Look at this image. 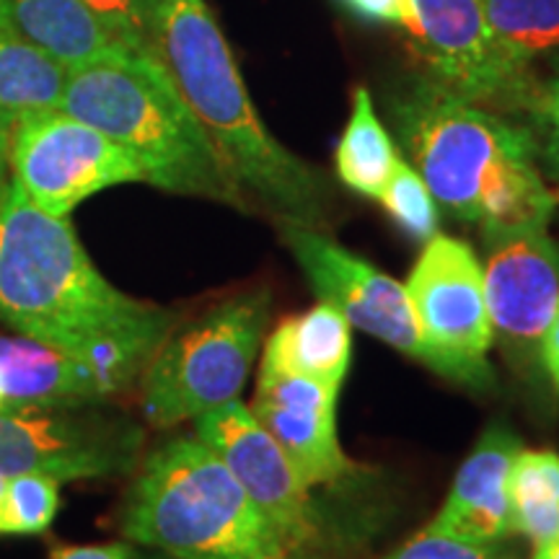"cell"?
I'll use <instances>...</instances> for the list:
<instances>
[{"label":"cell","mask_w":559,"mask_h":559,"mask_svg":"<svg viewBox=\"0 0 559 559\" xmlns=\"http://www.w3.org/2000/svg\"><path fill=\"white\" fill-rule=\"evenodd\" d=\"M0 321L88 362L117 391L143 376L174 326L166 309L117 290L70 218L45 213L13 179L0 198Z\"/></svg>","instance_id":"1"},{"label":"cell","mask_w":559,"mask_h":559,"mask_svg":"<svg viewBox=\"0 0 559 559\" xmlns=\"http://www.w3.org/2000/svg\"><path fill=\"white\" fill-rule=\"evenodd\" d=\"M389 111L438 205L479 226L485 241L555 218L559 194L539 169L528 124L461 99L430 75L396 88Z\"/></svg>","instance_id":"2"},{"label":"cell","mask_w":559,"mask_h":559,"mask_svg":"<svg viewBox=\"0 0 559 559\" xmlns=\"http://www.w3.org/2000/svg\"><path fill=\"white\" fill-rule=\"evenodd\" d=\"M145 47L166 68L241 190L283 218L317 226L330 200L326 181L264 128L207 0H153Z\"/></svg>","instance_id":"3"},{"label":"cell","mask_w":559,"mask_h":559,"mask_svg":"<svg viewBox=\"0 0 559 559\" xmlns=\"http://www.w3.org/2000/svg\"><path fill=\"white\" fill-rule=\"evenodd\" d=\"M62 109L128 151L145 185L247 205L239 181L148 47H122L70 70Z\"/></svg>","instance_id":"4"},{"label":"cell","mask_w":559,"mask_h":559,"mask_svg":"<svg viewBox=\"0 0 559 559\" xmlns=\"http://www.w3.org/2000/svg\"><path fill=\"white\" fill-rule=\"evenodd\" d=\"M122 534L171 559H288L290 542L194 436L158 445L132 481Z\"/></svg>","instance_id":"5"},{"label":"cell","mask_w":559,"mask_h":559,"mask_svg":"<svg viewBox=\"0 0 559 559\" xmlns=\"http://www.w3.org/2000/svg\"><path fill=\"white\" fill-rule=\"evenodd\" d=\"M270 319L264 293L223 300L160 342L143 370V419L171 428L239 400Z\"/></svg>","instance_id":"6"},{"label":"cell","mask_w":559,"mask_h":559,"mask_svg":"<svg viewBox=\"0 0 559 559\" xmlns=\"http://www.w3.org/2000/svg\"><path fill=\"white\" fill-rule=\"evenodd\" d=\"M9 169L26 198L58 218L109 187L143 181L128 151L62 107L13 122Z\"/></svg>","instance_id":"7"},{"label":"cell","mask_w":559,"mask_h":559,"mask_svg":"<svg viewBox=\"0 0 559 559\" xmlns=\"http://www.w3.org/2000/svg\"><path fill=\"white\" fill-rule=\"evenodd\" d=\"M407 296L425 345L443 360L449 379L485 391L495 383L481 264L466 241L436 234L407 280Z\"/></svg>","instance_id":"8"},{"label":"cell","mask_w":559,"mask_h":559,"mask_svg":"<svg viewBox=\"0 0 559 559\" xmlns=\"http://www.w3.org/2000/svg\"><path fill=\"white\" fill-rule=\"evenodd\" d=\"M138 425L96 404L0 412V474H45L58 481L115 477L135 466Z\"/></svg>","instance_id":"9"},{"label":"cell","mask_w":559,"mask_h":559,"mask_svg":"<svg viewBox=\"0 0 559 559\" xmlns=\"http://www.w3.org/2000/svg\"><path fill=\"white\" fill-rule=\"evenodd\" d=\"M407 32L440 86L479 107L526 111L539 81L502 50L479 0H412Z\"/></svg>","instance_id":"10"},{"label":"cell","mask_w":559,"mask_h":559,"mask_svg":"<svg viewBox=\"0 0 559 559\" xmlns=\"http://www.w3.org/2000/svg\"><path fill=\"white\" fill-rule=\"evenodd\" d=\"M283 236L321 300L332 304L370 337L386 342L407 358L449 379L443 360L425 345L407 288L373 264L319 234L309 223L283 218Z\"/></svg>","instance_id":"11"},{"label":"cell","mask_w":559,"mask_h":559,"mask_svg":"<svg viewBox=\"0 0 559 559\" xmlns=\"http://www.w3.org/2000/svg\"><path fill=\"white\" fill-rule=\"evenodd\" d=\"M194 430L210 451L218 453L254 506L283 531L293 551L317 539L319 519L309 485L247 404L234 400L210 409L194 419Z\"/></svg>","instance_id":"12"},{"label":"cell","mask_w":559,"mask_h":559,"mask_svg":"<svg viewBox=\"0 0 559 559\" xmlns=\"http://www.w3.org/2000/svg\"><path fill=\"white\" fill-rule=\"evenodd\" d=\"M481 280L492 334L515 353H542L559 306V243L547 228L487 239Z\"/></svg>","instance_id":"13"},{"label":"cell","mask_w":559,"mask_h":559,"mask_svg":"<svg viewBox=\"0 0 559 559\" xmlns=\"http://www.w3.org/2000/svg\"><path fill=\"white\" fill-rule=\"evenodd\" d=\"M340 391L298 376L260 370L251 415L270 432L306 485H330L353 469L337 440Z\"/></svg>","instance_id":"14"},{"label":"cell","mask_w":559,"mask_h":559,"mask_svg":"<svg viewBox=\"0 0 559 559\" xmlns=\"http://www.w3.org/2000/svg\"><path fill=\"white\" fill-rule=\"evenodd\" d=\"M521 451V440L508 425L498 423L481 432L453 479L443 510L428 528L485 547L508 536L513 531L510 474Z\"/></svg>","instance_id":"15"},{"label":"cell","mask_w":559,"mask_h":559,"mask_svg":"<svg viewBox=\"0 0 559 559\" xmlns=\"http://www.w3.org/2000/svg\"><path fill=\"white\" fill-rule=\"evenodd\" d=\"M117 389L66 349L24 337H0V412L102 404Z\"/></svg>","instance_id":"16"},{"label":"cell","mask_w":559,"mask_h":559,"mask_svg":"<svg viewBox=\"0 0 559 559\" xmlns=\"http://www.w3.org/2000/svg\"><path fill=\"white\" fill-rule=\"evenodd\" d=\"M353 353V326L340 309L321 300L313 309L280 321L262 355V370L298 376L340 391Z\"/></svg>","instance_id":"17"},{"label":"cell","mask_w":559,"mask_h":559,"mask_svg":"<svg viewBox=\"0 0 559 559\" xmlns=\"http://www.w3.org/2000/svg\"><path fill=\"white\" fill-rule=\"evenodd\" d=\"M0 21L68 70L128 47L83 0H0Z\"/></svg>","instance_id":"18"},{"label":"cell","mask_w":559,"mask_h":559,"mask_svg":"<svg viewBox=\"0 0 559 559\" xmlns=\"http://www.w3.org/2000/svg\"><path fill=\"white\" fill-rule=\"evenodd\" d=\"M70 70L0 21V122L60 109Z\"/></svg>","instance_id":"19"},{"label":"cell","mask_w":559,"mask_h":559,"mask_svg":"<svg viewBox=\"0 0 559 559\" xmlns=\"http://www.w3.org/2000/svg\"><path fill=\"white\" fill-rule=\"evenodd\" d=\"M396 160L400 156H396L386 128L376 115L373 96L366 86L355 88L353 111H349L345 132L340 138L337 153H334V166H337L342 185L362 198L379 200Z\"/></svg>","instance_id":"20"},{"label":"cell","mask_w":559,"mask_h":559,"mask_svg":"<svg viewBox=\"0 0 559 559\" xmlns=\"http://www.w3.org/2000/svg\"><path fill=\"white\" fill-rule=\"evenodd\" d=\"M513 531L526 534L536 551L559 542V456L521 451L510 474Z\"/></svg>","instance_id":"21"},{"label":"cell","mask_w":559,"mask_h":559,"mask_svg":"<svg viewBox=\"0 0 559 559\" xmlns=\"http://www.w3.org/2000/svg\"><path fill=\"white\" fill-rule=\"evenodd\" d=\"M487 24L521 68L559 60V0H479Z\"/></svg>","instance_id":"22"},{"label":"cell","mask_w":559,"mask_h":559,"mask_svg":"<svg viewBox=\"0 0 559 559\" xmlns=\"http://www.w3.org/2000/svg\"><path fill=\"white\" fill-rule=\"evenodd\" d=\"M379 202L415 239L428 241L438 234V202L415 166H409L404 158L396 160Z\"/></svg>","instance_id":"23"},{"label":"cell","mask_w":559,"mask_h":559,"mask_svg":"<svg viewBox=\"0 0 559 559\" xmlns=\"http://www.w3.org/2000/svg\"><path fill=\"white\" fill-rule=\"evenodd\" d=\"M60 508V481L45 474L9 477L5 534H45Z\"/></svg>","instance_id":"24"},{"label":"cell","mask_w":559,"mask_h":559,"mask_svg":"<svg viewBox=\"0 0 559 559\" xmlns=\"http://www.w3.org/2000/svg\"><path fill=\"white\" fill-rule=\"evenodd\" d=\"M526 115L536 148H539V160L559 177V60H555L547 79L536 83Z\"/></svg>","instance_id":"25"},{"label":"cell","mask_w":559,"mask_h":559,"mask_svg":"<svg viewBox=\"0 0 559 559\" xmlns=\"http://www.w3.org/2000/svg\"><path fill=\"white\" fill-rule=\"evenodd\" d=\"M128 47H145L153 0H83Z\"/></svg>","instance_id":"26"},{"label":"cell","mask_w":559,"mask_h":559,"mask_svg":"<svg viewBox=\"0 0 559 559\" xmlns=\"http://www.w3.org/2000/svg\"><path fill=\"white\" fill-rule=\"evenodd\" d=\"M386 559H487V547L425 528L404 547L391 551Z\"/></svg>","instance_id":"27"},{"label":"cell","mask_w":559,"mask_h":559,"mask_svg":"<svg viewBox=\"0 0 559 559\" xmlns=\"http://www.w3.org/2000/svg\"><path fill=\"white\" fill-rule=\"evenodd\" d=\"M355 16L373 24L412 26V0H342Z\"/></svg>","instance_id":"28"},{"label":"cell","mask_w":559,"mask_h":559,"mask_svg":"<svg viewBox=\"0 0 559 559\" xmlns=\"http://www.w3.org/2000/svg\"><path fill=\"white\" fill-rule=\"evenodd\" d=\"M52 559H138L128 544H88V547H62Z\"/></svg>","instance_id":"29"},{"label":"cell","mask_w":559,"mask_h":559,"mask_svg":"<svg viewBox=\"0 0 559 559\" xmlns=\"http://www.w3.org/2000/svg\"><path fill=\"white\" fill-rule=\"evenodd\" d=\"M542 360L547 366L551 381H559V306L555 319H551L547 334L542 340Z\"/></svg>","instance_id":"30"},{"label":"cell","mask_w":559,"mask_h":559,"mask_svg":"<svg viewBox=\"0 0 559 559\" xmlns=\"http://www.w3.org/2000/svg\"><path fill=\"white\" fill-rule=\"evenodd\" d=\"M9 140H11V128L0 122V198H3L5 187L11 181V169H9Z\"/></svg>","instance_id":"31"},{"label":"cell","mask_w":559,"mask_h":559,"mask_svg":"<svg viewBox=\"0 0 559 559\" xmlns=\"http://www.w3.org/2000/svg\"><path fill=\"white\" fill-rule=\"evenodd\" d=\"M5 508H9V477L0 474V534H5Z\"/></svg>","instance_id":"32"},{"label":"cell","mask_w":559,"mask_h":559,"mask_svg":"<svg viewBox=\"0 0 559 559\" xmlns=\"http://www.w3.org/2000/svg\"><path fill=\"white\" fill-rule=\"evenodd\" d=\"M534 559H559V542H557V544H551L549 549H542V551H536Z\"/></svg>","instance_id":"33"},{"label":"cell","mask_w":559,"mask_h":559,"mask_svg":"<svg viewBox=\"0 0 559 559\" xmlns=\"http://www.w3.org/2000/svg\"><path fill=\"white\" fill-rule=\"evenodd\" d=\"M288 559H321V557H313V555H304V551H293V555Z\"/></svg>","instance_id":"34"},{"label":"cell","mask_w":559,"mask_h":559,"mask_svg":"<svg viewBox=\"0 0 559 559\" xmlns=\"http://www.w3.org/2000/svg\"><path fill=\"white\" fill-rule=\"evenodd\" d=\"M555 386H557V391H559V381H555Z\"/></svg>","instance_id":"35"},{"label":"cell","mask_w":559,"mask_h":559,"mask_svg":"<svg viewBox=\"0 0 559 559\" xmlns=\"http://www.w3.org/2000/svg\"><path fill=\"white\" fill-rule=\"evenodd\" d=\"M138 559H140V557H138Z\"/></svg>","instance_id":"36"}]
</instances>
